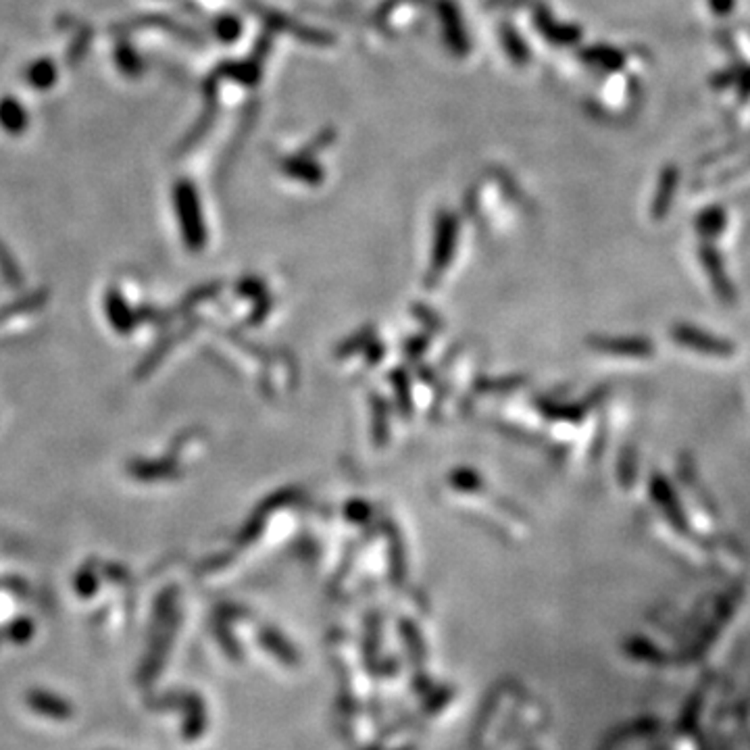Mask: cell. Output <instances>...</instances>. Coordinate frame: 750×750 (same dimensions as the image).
I'll return each mask as SVG.
<instances>
[{
	"mask_svg": "<svg viewBox=\"0 0 750 750\" xmlns=\"http://www.w3.org/2000/svg\"><path fill=\"white\" fill-rule=\"evenodd\" d=\"M9 107H11V113H9V115H15V107H13V105H9ZM9 119H11V124H17V125L21 124V121H20V119H15V117H9Z\"/></svg>",
	"mask_w": 750,
	"mask_h": 750,
	"instance_id": "6da1fadb",
	"label": "cell"
}]
</instances>
